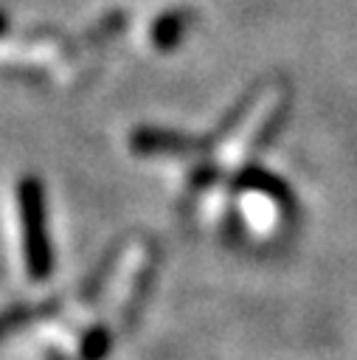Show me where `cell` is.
<instances>
[{
    "label": "cell",
    "mask_w": 357,
    "mask_h": 360,
    "mask_svg": "<svg viewBox=\"0 0 357 360\" xmlns=\"http://www.w3.org/2000/svg\"><path fill=\"white\" fill-rule=\"evenodd\" d=\"M20 208L25 222V264L34 281H42L51 270V250L45 236V211H42V188L34 177H25L20 186Z\"/></svg>",
    "instance_id": "6da1fadb"
},
{
    "label": "cell",
    "mask_w": 357,
    "mask_h": 360,
    "mask_svg": "<svg viewBox=\"0 0 357 360\" xmlns=\"http://www.w3.org/2000/svg\"><path fill=\"white\" fill-rule=\"evenodd\" d=\"M188 17H191L188 11H171V14H163V17L155 22V31H152L155 45H157L160 51L174 48L177 39H180V34H183L186 25H188Z\"/></svg>",
    "instance_id": "7a4b0ae2"
}]
</instances>
